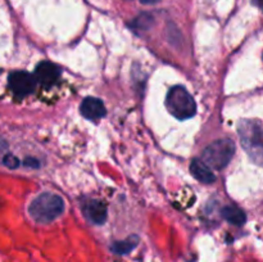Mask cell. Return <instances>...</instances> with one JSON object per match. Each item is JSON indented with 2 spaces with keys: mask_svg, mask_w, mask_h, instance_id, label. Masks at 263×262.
I'll return each mask as SVG.
<instances>
[{
  "mask_svg": "<svg viewBox=\"0 0 263 262\" xmlns=\"http://www.w3.org/2000/svg\"><path fill=\"white\" fill-rule=\"evenodd\" d=\"M139 2L143 3V4H156L159 0H139Z\"/></svg>",
  "mask_w": 263,
  "mask_h": 262,
  "instance_id": "2e32d148",
  "label": "cell"
},
{
  "mask_svg": "<svg viewBox=\"0 0 263 262\" xmlns=\"http://www.w3.org/2000/svg\"><path fill=\"white\" fill-rule=\"evenodd\" d=\"M240 144L252 162L263 166V125L258 120H241L238 123Z\"/></svg>",
  "mask_w": 263,
  "mask_h": 262,
  "instance_id": "6da1fadb",
  "label": "cell"
},
{
  "mask_svg": "<svg viewBox=\"0 0 263 262\" xmlns=\"http://www.w3.org/2000/svg\"><path fill=\"white\" fill-rule=\"evenodd\" d=\"M85 216L90 222L95 223V225H103L107 221L108 217V210L107 205L103 200L100 199H90L82 205Z\"/></svg>",
  "mask_w": 263,
  "mask_h": 262,
  "instance_id": "52a82bcc",
  "label": "cell"
},
{
  "mask_svg": "<svg viewBox=\"0 0 263 262\" xmlns=\"http://www.w3.org/2000/svg\"><path fill=\"white\" fill-rule=\"evenodd\" d=\"M5 149H7V144H5L4 143V141H3V140H0V157H4L5 156V154H7V153H5Z\"/></svg>",
  "mask_w": 263,
  "mask_h": 262,
  "instance_id": "9a60e30c",
  "label": "cell"
},
{
  "mask_svg": "<svg viewBox=\"0 0 263 262\" xmlns=\"http://www.w3.org/2000/svg\"><path fill=\"white\" fill-rule=\"evenodd\" d=\"M190 172L198 181L204 182V184H211L216 180V176L211 167L207 166L200 158L193 159L192 163H190Z\"/></svg>",
  "mask_w": 263,
  "mask_h": 262,
  "instance_id": "9c48e42d",
  "label": "cell"
},
{
  "mask_svg": "<svg viewBox=\"0 0 263 262\" xmlns=\"http://www.w3.org/2000/svg\"><path fill=\"white\" fill-rule=\"evenodd\" d=\"M64 211V200L53 193H43L31 202L28 213L39 223H49L57 220Z\"/></svg>",
  "mask_w": 263,
  "mask_h": 262,
  "instance_id": "7a4b0ae2",
  "label": "cell"
},
{
  "mask_svg": "<svg viewBox=\"0 0 263 262\" xmlns=\"http://www.w3.org/2000/svg\"><path fill=\"white\" fill-rule=\"evenodd\" d=\"M8 82H9L10 90L20 98L30 95L37 84L35 76L26 71L12 72L8 77Z\"/></svg>",
  "mask_w": 263,
  "mask_h": 262,
  "instance_id": "5b68a950",
  "label": "cell"
},
{
  "mask_svg": "<svg viewBox=\"0 0 263 262\" xmlns=\"http://www.w3.org/2000/svg\"><path fill=\"white\" fill-rule=\"evenodd\" d=\"M222 217L225 218L228 222H230L231 225L241 226L246 223L247 216L244 213L243 210H240L236 205H226L222 210Z\"/></svg>",
  "mask_w": 263,
  "mask_h": 262,
  "instance_id": "30bf717a",
  "label": "cell"
},
{
  "mask_svg": "<svg viewBox=\"0 0 263 262\" xmlns=\"http://www.w3.org/2000/svg\"><path fill=\"white\" fill-rule=\"evenodd\" d=\"M3 163H4V166H7L8 169L14 170L20 166V159L15 156H13L12 153H7L3 157Z\"/></svg>",
  "mask_w": 263,
  "mask_h": 262,
  "instance_id": "4fadbf2b",
  "label": "cell"
},
{
  "mask_svg": "<svg viewBox=\"0 0 263 262\" xmlns=\"http://www.w3.org/2000/svg\"><path fill=\"white\" fill-rule=\"evenodd\" d=\"M23 164L27 167H32V169H37V167H40V162L37 161V159L35 158H26L25 161H23Z\"/></svg>",
  "mask_w": 263,
  "mask_h": 262,
  "instance_id": "5bb4252c",
  "label": "cell"
},
{
  "mask_svg": "<svg viewBox=\"0 0 263 262\" xmlns=\"http://www.w3.org/2000/svg\"><path fill=\"white\" fill-rule=\"evenodd\" d=\"M166 107L177 120H189L197 113V103L189 91L181 85L171 87L167 92Z\"/></svg>",
  "mask_w": 263,
  "mask_h": 262,
  "instance_id": "3957f363",
  "label": "cell"
},
{
  "mask_svg": "<svg viewBox=\"0 0 263 262\" xmlns=\"http://www.w3.org/2000/svg\"><path fill=\"white\" fill-rule=\"evenodd\" d=\"M154 23V18L152 14H148V13H143L139 17H136L134 20L133 26L135 28H139V30H149L152 27V25Z\"/></svg>",
  "mask_w": 263,
  "mask_h": 262,
  "instance_id": "7c38bea8",
  "label": "cell"
},
{
  "mask_svg": "<svg viewBox=\"0 0 263 262\" xmlns=\"http://www.w3.org/2000/svg\"><path fill=\"white\" fill-rule=\"evenodd\" d=\"M235 154V143L231 139L213 141L203 151L202 161L213 170H222L228 166Z\"/></svg>",
  "mask_w": 263,
  "mask_h": 262,
  "instance_id": "277c9868",
  "label": "cell"
},
{
  "mask_svg": "<svg viewBox=\"0 0 263 262\" xmlns=\"http://www.w3.org/2000/svg\"><path fill=\"white\" fill-rule=\"evenodd\" d=\"M253 4L258 5L259 8H262L263 9V0H253Z\"/></svg>",
  "mask_w": 263,
  "mask_h": 262,
  "instance_id": "e0dca14e",
  "label": "cell"
},
{
  "mask_svg": "<svg viewBox=\"0 0 263 262\" xmlns=\"http://www.w3.org/2000/svg\"><path fill=\"white\" fill-rule=\"evenodd\" d=\"M139 244V236L138 235H131L128 238L123 239V240L115 241L110 247L113 253L118 254V256H125V254L130 253L133 249H135Z\"/></svg>",
  "mask_w": 263,
  "mask_h": 262,
  "instance_id": "8fae6325",
  "label": "cell"
},
{
  "mask_svg": "<svg viewBox=\"0 0 263 262\" xmlns=\"http://www.w3.org/2000/svg\"><path fill=\"white\" fill-rule=\"evenodd\" d=\"M81 115L84 116L85 118L90 121H98L100 118H103L107 113V109H105L104 103L102 102L98 98H85L84 102L81 103Z\"/></svg>",
  "mask_w": 263,
  "mask_h": 262,
  "instance_id": "ba28073f",
  "label": "cell"
},
{
  "mask_svg": "<svg viewBox=\"0 0 263 262\" xmlns=\"http://www.w3.org/2000/svg\"><path fill=\"white\" fill-rule=\"evenodd\" d=\"M33 76L41 86L50 87L58 81L59 76H61V68L51 62L44 61L36 66Z\"/></svg>",
  "mask_w": 263,
  "mask_h": 262,
  "instance_id": "8992f818",
  "label": "cell"
}]
</instances>
